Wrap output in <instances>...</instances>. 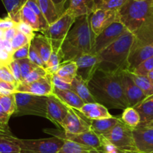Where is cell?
<instances>
[{
    "label": "cell",
    "instance_id": "cell-1",
    "mask_svg": "<svg viewBox=\"0 0 153 153\" xmlns=\"http://www.w3.org/2000/svg\"><path fill=\"white\" fill-rule=\"evenodd\" d=\"M121 71L110 73L98 69L88 83L97 103L108 109L124 110L129 106L123 88Z\"/></svg>",
    "mask_w": 153,
    "mask_h": 153
},
{
    "label": "cell",
    "instance_id": "cell-2",
    "mask_svg": "<svg viewBox=\"0 0 153 153\" xmlns=\"http://www.w3.org/2000/svg\"><path fill=\"white\" fill-rule=\"evenodd\" d=\"M91 14L76 18L61 45L64 62L75 61L78 57L92 51L96 35L91 26Z\"/></svg>",
    "mask_w": 153,
    "mask_h": 153
},
{
    "label": "cell",
    "instance_id": "cell-3",
    "mask_svg": "<svg viewBox=\"0 0 153 153\" xmlns=\"http://www.w3.org/2000/svg\"><path fill=\"white\" fill-rule=\"evenodd\" d=\"M134 40V34L129 31L99 54V69L105 72L128 70V58Z\"/></svg>",
    "mask_w": 153,
    "mask_h": 153
},
{
    "label": "cell",
    "instance_id": "cell-4",
    "mask_svg": "<svg viewBox=\"0 0 153 153\" xmlns=\"http://www.w3.org/2000/svg\"><path fill=\"white\" fill-rule=\"evenodd\" d=\"M118 11L121 22L134 33L153 14V0H128Z\"/></svg>",
    "mask_w": 153,
    "mask_h": 153
},
{
    "label": "cell",
    "instance_id": "cell-5",
    "mask_svg": "<svg viewBox=\"0 0 153 153\" xmlns=\"http://www.w3.org/2000/svg\"><path fill=\"white\" fill-rule=\"evenodd\" d=\"M16 111L14 116L25 115L47 117L48 96L36 95L26 92H16L14 93Z\"/></svg>",
    "mask_w": 153,
    "mask_h": 153
},
{
    "label": "cell",
    "instance_id": "cell-6",
    "mask_svg": "<svg viewBox=\"0 0 153 153\" xmlns=\"http://www.w3.org/2000/svg\"><path fill=\"white\" fill-rule=\"evenodd\" d=\"M14 140L20 146L22 153H57L65 142V140L56 136L36 140L19 139L14 136Z\"/></svg>",
    "mask_w": 153,
    "mask_h": 153
},
{
    "label": "cell",
    "instance_id": "cell-7",
    "mask_svg": "<svg viewBox=\"0 0 153 153\" xmlns=\"http://www.w3.org/2000/svg\"><path fill=\"white\" fill-rule=\"evenodd\" d=\"M132 130L133 128L120 120L110 133L104 136L122 151L137 152L134 144Z\"/></svg>",
    "mask_w": 153,
    "mask_h": 153
},
{
    "label": "cell",
    "instance_id": "cell-8",
    "mask_svg": "<svg viewBox=\"0 0 153 153\" xmlns=\"http://www.w3.org/2000/svg\"><path fill=\"white\" fill-rule=\"evenodd\" d=\"M127 31L128 30L121 21L113 22L96 37L95 43L91 52L99 55Z\"/></svg>",
    "mask_w": 153,
    "mask_h": 153
},
{
    "label": "cell",
    "instance_id": "cell-9",
    "mask_svg": "<svg viewBox=\"0 0 153 153\" xmlns=\"http://www.w3.org/2000/svg\"><path fill=\"white\" fill-rule=\"evenodd\" d=\"M76 20V16L66 9L64 13L55 22L49 25L47 29L41 33L51 40L63 41Z\"/></svg>",
    "mask_w": 153,
    "mask_h": 153
},
{
    "label": "cell",
    "instance_id": "cell-10",
    "mask_svg": "<svg viewBox=\"0 0 153 153\" xmlns=\"http://www.w3.org/2000/svg\"><path fill=\"white\" fill-rule=\"evenodd\" d=\"M44 132L52 135V136H56L64 140H71L73 142H78V143L82 144L84 146L91 147L94 149H100L102 146L100 136L97 134L92 130L80 134L67 133L64 130H61L60 129H58V130L45 129Z\"/></svg>",
    "mask_w": 153,
    "mask_h": 153
},
{
    "label": "cell",
    "instance_id": "cell-11",
    "mask_svg": "<svg viewBox=\"0 0 153 153\" xmlns=\"http://www.w3.org/2000/svg\"><path fill=\"white\" fill-rule=\"evenodd\" d=\"M133 137L138 152H153V122L140 123L133 128Z\"/></svg>",
    "mask_w": 153,
    "mask_h": 153
},
{
    "label": "cell",
    "instance_id": "cell-12",
    "mask_svg": "<svg viewBox=\"0 0 153 153\" xmlns=\"http://www.w3.org/2000/svg\"><path fill=\"white\" fill-rule=\"evenodd\" d=\"M120 75L124 94L126 97L129 106L137 107L140 104L143 103L147 97L134 82L128 70H122Z\"/></svg>",
    "mask_w": 153,
    "mask_h": 153
},
{
    "label": "cell",
    "instance_id": "cell-13",
    "mask_svg": "<svg viewBox=\"0 0 153 153\" xmlns=\"http://www.w3.org/2000/svg\"><path fill=\"white\" fill-rule=\"evenodd\" d=\"M88 118L81 113L80 111L69 107L67 116L64 119L62 129L70 134H80L91 130V124Z\"/></svg>",
    "mask_w": 153,
    "mask_h": 153
},
{
    "label": "cell",
    "instance_id": "cell-14",
    "mask_svg": "<svg viewBox=\"0 0 153 153\" xmlns=\"http://www.w3.org/2000/svg\"><path fill=\"white\" fill-rule=\"evenodd\" d=\"M116 21H120L119 11L117 10L97 9L90 16L91 28L96 37Z\"/></svg>",
    "mask_w": 153,
    "mask_h": 153
},
{
    "label": "cell",
    "instance_id": "cell-15",
    "mask_svg": "<svg viewBox=\"0 0 153 153\" xmlns=\"http://www.w3.org/2000/svg\"><path fill=\"white\" fill-rule=\"evenodd\" d=\"M75 62L77 64V75L88 83L99 69L100 57L97 54L85 53L78 57Z\"/></svg>",
    "mask_w": 153,
    "mask_h": 153
},
{
    "label": "cell",
    "instance_id": "cell-16",
    "mask_svg": "<svg viewBox=\"0 0 153 153\" xmlns=\"http://www.w3.org/2000/svg\"><path fill=\"white\" fill-rule=\"evenodd\" d=\"M69 106L61 101L55 94L48 96L47 117L52 123L59 128H62L64 119L67 116Z\"/></svg>",
    "mask_w": 153,
    "mask_h": 153
},
{
    "label": "cell",
    "instance_id": "cell-17",
    "mask_svg": "<svg viewBox=\"0 0 153 153\" xmlns=\"http://www.w3.org/2000/svg\"><path fill=\"white\" fill-rule=\"evenodd\" d=\"M153 56V45L143 44L137 41L134 37V43L131 46L128 58V70L134 71L145 60Z\"/></svg>",
    "mask_w": 153,
    "mask_h": 153
},
{
    "label": "cell",
    "instance_id": "cell-18",
    "mask_svg": "<svg viewBox=\"0 0 153 153\" xmlns=\"http://www.w3.org/2000/svg\"><path fill=\"white\" fill-rule=\"evenodd\" d=\"M16 92L30 93L36 95H50L53 94V86L51 75L47 74L46 76L29 83H19L16 86Z\"/></svg>",
    "mask_w": 153,
    "mask_h": 153
},
{
    "label": "cell",
    "instance_id": "cell-19",
    "mask_svg": "<svg viewBox=\"0 0 153 153\" xmlns=\"http://www.w3.org/2000/svg\"><path fill=\"white\" fill-rule=\"evenodd\" d=\"M79 111L89 120L101 119L112 116L106 106L97 102L85 104Z\"/></svg>",
    "mask_w": 153,
    "mask_h": 153
},
{
    "label": "cell",
    "instance_id": "cell-20",
    "mask_svg": "<svg viewBox=\"0 0 153 153\" xmlns=\"http://www.w3.org/2000/svg\"><path fill=\"white\" fill-rule=\"evenodd\" d=\"M121 120L120 117L112 116L110 118L91 120V129L99 136H105Z\"/></svg>",
    "mask_w": 153,
    "mask_h": 153
},
{
    "label": "cell",
    "instance_id": "cell-21",
    "mask_svg": "<svg viewBox=\"0 0 153 153\" xmlns=\"http://www.w3.org/2000/svg\"><path fill=\"white\" fill-rule=\"evenodd\" d=\"M67 10L76 18L83 15L91 14L95 10V0H70Z\"/></svg>",
    "mask_w": 153,
    "mask_h": 153
},
{
    "label": "cell",
    "instance_id": "cell-22",
    "mask_svg": "<svg viewBox=\"0 0 153 153\" xmlns=\"http://www.w3.org/2000/svg\"><path fill=\"white\" fill-rule=\"evenodd\" d=\"M53 94H55L67 106L79 111L85 104L73 90H60L53 88Z\"/></svg>",
    "mask_w": 153,
    "mask_h": 153
},
{
    "label": "cell",
    "instance_id": "cell-23",
    "mask_svg": "<svg viewBox=\"0 0 153 153\" xmlns=\"http://www.w3.org/2000/svg\"><path fill=\"white\" fill-rule=\"evenodd\" d=\"M71 85L72 90L76 92L85 104L97 102L88 88V82L81 78L79 75H76L73 82H71Z\"/></svg>",
    "mask_w": 153,
    "mask_h": 153
},
{
    "label": "cell",
    "instance_id": "cell-24",
    "mask_svg": "<svg viewBox=\"0 0 153 153\" xmlns=\"http://www.w3.org/2000/svg\"><path fill=\"white\" fill-rule=\"evenodd\" d=\"M133 34L136 40L140 44L153 45V14Z\"/></svg>",
    "mask_w": 153,
    "mask_h": 153
},
{
    "label": "cell",
    "instance_id": "cell-25",
    "mask_svg": "<svg viewBox=\"0 0 153 153\" xmlns=\"http://www.w3.org/2000/svg\"><path fill=\"white\" fill-rule=\"evenodd\" d=\"M31 44L36 48L42 60L44 62L46 65V63L49 61L51 52H52L51 40L43 34H35L34 38L31 40Z\"/></svg>",
    "mask_w": 153,
    "mask_h": 153
},
{
    "label": "cell",
    "instance_id": "cell-26",
    "mask_svg": "<svg viewBox=\"0 0 153 153\" xmlns=\"http://www.w3.org/2000/svg\"><path fill=\"white\" fill-rule=\"evenodd\" d=\"M37 2L49 25L55 22L63 14L52 0H37Z\"/></svg>",
    "mask_w": 153,
    "mask_h": 153
},
{
    "label": "cell",
    "instance_id": "cell-27",
    "mask_svg": "<svg viewBox=\"0 0 153 153\" xmlns=\"http://www.w3.org/2000/svg\"><path fill=\"white\" fill-rule=\"evenodd\" d=\"M77 64L75 61L62 62L56 74L64 82L71 83L77 75Z\"/></svg>",
    "mask_w": 153,
    "mask_h": 153
},
{
    "label": "cell",
    "instance_id": "cell-28",
    "mask_svg": "<svg viewBox=\"0 0 153 153\" xmlns=\"http://www.w3.org/2000/svg\"><path fill=\"white\" fill-rule=\"evenodd\" d=\"M19 17H20V21L31 26L35 32L41 31V26L38 17L35 13L25 4L20 10Z\"/></svg>",
    "mask_w": 153,
    "mask_h": 153
},
{
    "label": "cell",
    "instance_id": "cell-29",
    "mask_svg": "<svg viewBox=\"0 0 153 153\" xmlns=\"http://www.w3.org/2000/svg\"><path fill=\"white\" fill-rule=\"evenodd\" d=\"M26 1L27 0H1L7 12V16L16 22L20 21L19 12Z\"/></svg>",
    "mask_w": 153,
    "mask_h": 153
},
{
    "label": "cell",
    "instance_id": "cell-30",
    "mask_svg": "<svg viewBox=\"0 0 153 153\" xmlns=\"http://www.w3.org/2000/svg\"><path fill=\"white\" fill-rule=\"evenodd\" d=\"M135 108L140 114V123L153 122V96L146 98Z\"/></svg>",
    "mask_w": 153,
    "mask_h": 153
},
{
    "label": "cell",
    "instance_id": "cell-31",
    "mask_svg": "<svg viewBox=\"0 0 153 153\" xmlns=\"http://www.w3.org/2000/svg\"><path fill=\"white\" fill-rule=\"evenodd\" d=\"M0 153H22L13 135H0Z\"/></svg>",
    "mask_w": 153,
    "mask_h": 153
},
{
    "label": "cell",
    "instance_id": "cell-32",
    "mask_svg": "<svg viewBox=\"0 0 153 153\" xmlns=\"http://www.w3.org/2000/svg\"><path fill=\"white\" fill-rule=\"evenodd\" d=\"M62 42L63 41L51 40V44H52V52H51L49 61L46 63V68L59 65L61 63L64 62V57H63L62 50H61Z\"/></svg>",
    "mask_w": 153,
    "mask_h": 153
},
{
    "label": "cell",
    "instance_id": "cell-33",
    "mask_svg": "<svg viewBox=\"0 0 153 153\" xmlns=\"http://www.w3.org/2000/svg\"><path fill=\"white\" fill-rule=\"evenodd\" d=\"M123 122L125 123L131 128L137 127L140 122V116L136 108L128 106L123 110L122 115L120 116Z\"/></svg>",
    "mask_w": 153,
    "mask_h": 153
},
{
    "label": "cell",
    "instance_id": "cell-34",
    "mask_svg": "<svg viewBox=\"0 0 153 153\" xmlns=\"http://www.w3.org/2000/svg\"><path fill=\"white\" fill-rule=\"evenodd\" d=\"M93 149L94 148L91 147L65 140L64 143L57 153H91Z\"/></svg>",
    "mask_w": 153,
    "mask_h": 153
},
{
    "label": "cell",
    "instance_id": "cell-35",
    "mask_svg": "<svg viewBox=\"0 0 153 153\" xmlns=\"http://www.w3.org/2000/svg\"><path fill=\"white\" fill-rule=\"evenodd\" d=\"M129 73L133 80L138 86L139 88L143 92V93L146 94L147 98L153 96V84L149 80L147 76L136 74L130 71Z\"/></svg>",
    "mask_w": 153,
    "mask_h": 153
},
{
    "label": "cell",
    "instance_id": "cell-36",
    "mask_svg": "<svg viewBox=\"0 0 153 153\" xmlns=\"http://www.w3.org/2000/svg\"><path fill=\"white\" fill-rule=\"evenodd\" d=\"M127 2L128 0H95V10L104 9L118 11Z\"/></svg>",
    "mask_w": 153,
    "mask_h": 153
},
{
    "label": "cell",
    "instance_id": "cell-37",
    "mask_svg": "<svg viewBox=\"0 0 153 153\" xmlns=\"http://www.w3.org/2000/svg\"><path fill=\"white\" fill-rule=\"evenodd\" d=\"M0 104L10 116L13 115L16 111L14 93L10 94H2L0 93Z\"/></svg>",
    "mask_w": 153,
    "mask_h": 153
},
{
    "label": "cell",
    "instance_id": "cell-38",
    "mask_svg": "<svg viewBox=\"0 0 153 153\" xmlns=\"http://www.w3.org/2000/svg\"><path fill=\"white\" fill-rule=\"evenodd\" d=\"M25 4L28 5L35 13V14L38 17L39 20H40V26H41V31H40V32H43V31L47 29L49 25L48 23L47 20H46V18H45V16H43V13H42L41 10H40V7H39L38 4H37V0H27L26 2H25Z\"/></svg>",
    "mask_w": 153,
    "mask_h": 153
},
{
    "label": "cell",
    "instance_id": "cell-39",
    "mask_svg": "<svg viewBox=\"0 0 153 153\" xmlns=\"http://www.w3.org/2000/svg\"><path fill=\"white\" fill-rule=\"evenodd\" d=\"M30 42H31V40L28 36H26L21 32L18 31L16 35L10 41V44H11L12 50H13V51H14L19 48L22 47V46H25Z\"/></svg>",
    "mask_w": 153,
    "mask_h": 153
},
{
    "label": "cell",
    "instance_id": "cell-40",
    "mask_svg": "<svg viewBox=\"0 0 153 153\" xmlns=\"http://www.w3.org/2000/svg\"><path fill=\"white\" fill-rule=\"evenodd\" d=\"M20 65L21 74H22V79L23 80L33 70L37 68L38 66L33 63L28 58H22V59L18 60Z\"/></svg>",
    "mask_w": 153,
    "mask_h": 153
},
{
    "label": "cell",
    "instance_id": "cell-41",
    "mask_svg": "<svg viewBox=\"0 0 153 153\" xmlns=\"http://www.w3.org/2000/svg\"><path fill=\"white\" fill-rule=\"evenodd\" d=\"M47 72H46V69L43 67H40L38 66L34 70H33L25 79L22 80L21 83H29V82H32L34 81L40 79V78L46 76L47 75Z\"/></svg>",
    "mask_w": 153,
    "mask_h": 153
},
{
    "label": "cell",
    "instance_id": "cell-42",
    "mask_svg": "<svg viewBox=\"0 0 153 153\" xmlns=\"http://www.w3.org/2000/svg\"><path fill=\"white\" fill-rule=\"evenodd\" d=\"M153 69V56L145 60L140 65L137 66L132 73L143 76H147L148 74Z\"/></svg>",
    "mask_w": 153,
    "mask_h": 153
},
{
    "label": "cell",
    "instance_id": "cell-43",
    "mask_svg": "<svg viewBox=\"0 0 153 153\" xmlns=\"http://www.w3.org/2000/svg\"><path fill=\"white\" fill-rule=\"evenodd\" d=\"M0 79L7 81V82H11V83L14 84L16 86H17V82L15 80L8 65H7V64H1V68H0Z\"/></svg>",
    "mask_w": 153,
    "mask_h": 153
},
{
    "label": "cell",
    "instance_id": "cell-44",
    "mask_svg": "<svg viewBox=\"0 0 153 153\" xmlns=\"http://www.w3.org/2000/svg\"><path fill=\"white\" fill-rule=\"evenodd\" d=\"M51 80L54 88L60 90H72L71 83L64 82L56 74L51 75Z\"/></svg>",
    "mask_w": 153,
    "mask_h": 153
},
{
    "label": "cell",
    "instance_id": "cell-45",
    "mask_svg": "<svg viewBox=\"0 0 153 153\" xmlns=\"http://www.w3.org/2000/svg\"><path fill=\"white\" fill-rule=\"evenodd\" d=\"M28 58H29L33 63L37 64V66H40V67H43L44 68H46V64H45L44 62L42 60L41 57L40 56L38 52H37V50H36V48L34 47V45L31 44V42L29 49V56H28Z\"/></svg>",
    "mask_w": 153,
    "mask_h": 153
},
{
    "label": "cell",
    "instance_id": "cell-46",
    "mask_svg": "<svg viewBox=\"0 0 153 153\" xmlns=\"http://www.w3.org/2000/svg\"><path fill=\"white\" fill-rule=\"evenodd\" d=\"M30 46H31V42L27 44L25 46H22V47L13 51V52H12L11 54L12 58L14 60H19L22 59V58H28Z\"/></svg>",
    "mask_w": 153,
    "mask_h": 153
},
{
    "label": "cell",
    "instance_id": "cell-47",
    "mask_svg": "<svg viewBox=\"0 0 153 153\" xmlns=\"http://www.w3.org/2000/svg\"><path fill=\"white\" fill-rule=\"evenodd\" d=\"M7 65H8L9 68L11 70L15 80H16V82H17L18 86L19 83H21L22 81V74H21L20 65H19V62H18V60L13 59L8 64H7Z\"/></svg>",
    "mask_w": 153,
    "mask_h": 153
},
{
    "label": "cell",
    "instance_id": "cell-48",
    "mask_svg": "<svg viewBox=\"0 0 153 153\" xmlns=\"http://www.w3.org/2000/svg\"><path fill=\"white\" fill-rule=\"evenodd\" d=\"M16 28H17L18 31L21 32L25 34L26 36H28L31 40H32V39L34 38V37L36 34L35 33H34L35 31L33 29L32 27H31V26L28 25V24L22 22V21H19V22L16 23Z\"/></svg>",
    "mask_w": 153,
    "mask_h": 153
},
{
    "label": "cell",
    "instance_id": "cell-49",
    "mask_svg": "<svg viewBox=\"0 0 153 153\" xmlns=\"http://www.w3.org/2000/svg\"><path fill=\"white\" fill-rule=\"evenodd\" d=\"M16 23L17 22H15L13 19H11L8 16L4 18H0V29L5 31L9 28L16 27Z\"/></svg>",
    "mask_w": 153,
    "mask_h": 153
},
{
    "label": "cell",
    "instance_id": "cell-50",
    "mask_svg": "<svg viewBox=\"0 0 153 153\" xmlns=\"http://www.w3.org/2000/svg\"><path fill=\"white\" fill-rule=\"evenodd\" d=\"M11 54L6 50H0V62L7 65L13 60Z\"/></svg>",
    "mask_w": 153,
    "mask_h": 153
},
{
    "label": "cell",
    "instance_id": "cell-51",
    "mask_svg": "<svg viewBox=\"0 0 153 153\" xmlns=\"http://www.w3.org/2000/svg\"><path fill=\"white\" fill-rule=\"evenodd\" d=\"M16 86L14 84L11 83V82H7V81L2 80L0 79V88L2 89L7 90V91L12 92H16Z\"/></svg>",
    "mask_w": 153,
    "mask_h": 153
},
{
    "label": "cell",
    "instance_id": "cell-52",
    "mask_svg": "<svg viewBox=\"0 0 153 153\" xmlns=\"http://www.w3.org/2000/svg\"><path fill=\"white\" fill-rule=\"evenodd\" d=\"M17 32L18 30L16 27L9 28V29L4 31V36H3V38H4V40H8V41H11V40L14 38V36L16 35Z\"/></svg>",
    "mask_w": 153,
    "mask_h": 153
},
{
    "label": "cell",
    "instance_id": "cell-53",
    "mask_svg": "<svg viewBox=\"0 0 153 153\" xmlns=\"http://www.w3.org/2000/svg\"><path fill=\"white\" fill-rule=\"evenodd\" d=\"M10 116L5 112V110H4V108L2 107V106L0 104V123L4 125L7 126L8 124V121L10 119Z\"/></svg>",
    "mask_w": 153,
    "mask_h": 153
},
{
    "label": "cell",
    "instance_id": "cell-54",
    "mask_svg": "<svg viewBox=\"0 0 153 153\" xmlns=\"http://www.w3.org/2000/svg\"><path fill=\"white\" fill-rule=\"evenodd\" d=\"M54 2L56 6L58 7V8L59 9L60 11L61 12L62 14L64 13V11L66 10L65 8V4L67 2V0H52Z\"/></svg>",
    "mask_w": 153,
    "mask_h": 153
},
{
    "label": "cell",
    "instance_id": "cell-55",
    "mask_svg": "<svg viewBox=\"0 0 153 153\" xmlns=\"http://www.w3.org/2000/svg\"><path fill=\"white\" fill-rule=\"evenodd\" d=\"M0 135H12L9 130L8 126L0 125Z\"/></svg>",
    "mask_w": 153,
    "mask_h": 153
},
{
    "label": "cell",
    "instance_id": "cell-56",
    "mask_svg": "<svg viewBox=\"0 0 153 153\" xmlns=\"http://www.w3.org/2000/svg\"><path fill=\"white\" fill-rule=\"evenodd\" d=\"M137 152H126V151H122L120 153H136ZM91 153H101L98 149H93L91 151Z\"/></svg>",
    "mask_w": 153,
    "mask_h": 153
},
{
    "label": "cell",
    "instance_id": "cell-57",
    "mask_svg": "<svg viewBox=\"0 0 153 153\" xmlns=\"http://www.w3.org/2000/svg\"><path fill=\"white\" fill-rule=\"evenodd\" d=\"M147 76H148V78L149 79V80L151 81V82L153 84V69L151 70L150 72H149V74H148Z\"/></svg>",
    "mask_w": 153,
    "mask_h": 153
},
{
    "label": "cell",
    "instance_id": "cell-58",
    "mask_svg": "<svg viewBox=\"0 0 153 153\" xmlns=\"http://www.w3.org/2000/svg\"><path fill=\"white\" fill-rule=\"evenodd\" d=\"M0 125H1V126H6V125H4V124H1V123H0Z\"/></svg>",
    "mask_w": 153,
    "mask_h": 153
},
{
    "label": "cell",
    "instance_id": "cell-59",
    "mask_svg": "<svg viewBox=\"0 0 153 153\" xmlns=\"http://www.w3.org/2000/svg\"><path fill=\"white\" fill-rule=\"evenodd\" d=\"M1 63L0 62V68H1Z\"/></svg>",
    "mask_w": 153,
    "mask_h": 153
},
{
    "label": "cell",
    "instance_id": "cell-60",
    "mask_svg": "<svg viewBox=\"0 0 153 153\" xmlns=\"http://www.w3.org/2000/svg\"><path fill=\"white\" fill-rule=\"evenodd\" d=\"M136 153H143V152H136Z\"/></svg>",
    "mask_w": 153,
    "mask_h": 153
},
{
    "label": "cell",
    "instance_id": "cell-61",
    "mask_svg": "<svg viewBox=\"0 0 153 153\" xmlns=\"http://www.w3.org/2000/svg\"><path fill=\"white\" fill-rule=\"evenodd\" d=\"M137 1H141V0H137Z\"/></svg>",
    "mask_w": 153,
    "mask_h": 153
},
{
    "label": "cell",
    "instance_id": "cell-62",
    "mask_svg": "<svg viewBox=\"0 0 153 153\" xmlns=\"http://www.w3.org/2000/svg\"><path fill=\"white\" fill-rule=\"evenodd\" d=\"M152 153H153V152H152Z\"/></svg>",
    "mask_w": 153,
    "mask_h": 153
}]
</instances>
